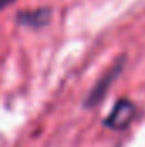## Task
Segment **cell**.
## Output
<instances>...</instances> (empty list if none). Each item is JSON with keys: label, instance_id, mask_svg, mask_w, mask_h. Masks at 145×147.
I'll list each match as a JSON object with an SVG mask.
<instances>
[{"label": "cell", "instance_id": "4", "mask_svg": "<svg viewBox=\"0 0 145 147\" xmlns=\"http://www.w3.org/2000/svg\"><path fill=\"white\" fill-rule=\"evenodd\" d=\"M12 2H15V0H0V10H2V9H5V7H9Z\"/></svg>", "mask_w": 145, "mask_h": 147}, {"label": "cell", "instance_id": "3", "mask_svg": "<svg viewBox=\"0 0 145 147\" xmlns=\"http://www.w3.org/2000/svg\"><path fill=\"white\" fill-rule=\"evenodd\" d=\"M50 17H51V12L48 9H38V10L21 12L17 21L24 26H29V28H41L50 21Z\"/></svg>", "mask_w": 145, "mask_h": 147}, {"label": "cell", "instance_id": "1", "mask_svg": "<svg viewBox=\"0 0 145 147\" xmlns=\"http://www.w3.org/2000/svg\"><path fill=\"white\" fill-rule=\"evenodd\" d=\"M133 116H135V105L130 103L128 99H121L116 103L111 115L104 120V125L114 130H121L133 120Z\"/></svg>", "mask_w": 145, "mask_h": 147}, {"label": "cell", "instance_id": "2", "mask_svg": "<svg viewBox=\"0 0 145 147\" xmlns=\"http://www.w3.org/2000/svg\"><path fill=\"white\" fill-rule=\"evenodd\" d=\"M119 72H121V62L114 63L108 72H106V75L96 84V87L91 91V94H89V98H87V106H91V105H94V103H97V101L103 99V96L106 94L108 87L113 84V80L116 79V75H118Z\"/></svg>", "mask_w": 145, "mask_h": 147}]
</instances>
